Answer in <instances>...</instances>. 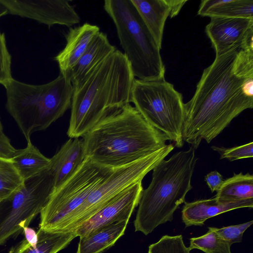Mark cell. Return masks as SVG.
I'll list each match as a JSON object with an SVG mask.
<instances>
[{"instance_id":"cell-9","label":"cell","mask_w":253,"mask_h":253,"mask_svg":"<svg viewBox=\"0 0 253 253\" xmlns=\"http://www.w3.org/2000/svg\"><path fill=\"white\" fill-rule=\"evenodd\" d=\"M174 148L172 144L166 145L139 160L114 169L56 232L74 231L116 195L142 181L145 176L164 160Z\"/></svg>"},{"instance_id":"cell-32","label":"cell","mask_w":253,"mask_h":253,"mask_svg":"<svg viewBox=\"0 0 253 253\" xmlns=\"http://www.w3.org/2000/svg\"><path fill=\"white\" fill-rule=\"evenodd\" d=\"M23 230L26 240L32 248H35L38 240L37 232L28 226L24 227Z\"/></svg>"},{"instance_id":"cell-2","label":"cell","mask_w":253,"mask_h":253,"mask_svg":"<svg viewBox=\"0 0 253 253\" xmlns=\"http://www.w3.org/2000/svg\"><path fill=\"white\" fill-rule=\"evenodd\" d=\"M82 137L87 158L113 169L152 154L168 140L130 104L106 116Z\"/></svg>"},{"instance_id":"cell-14","label":"cell","mask_w":253,"mask_h":253,"mask_svg":"<svg viewBox=\"0 0 253 253\" xmlns=\"http://www.w3.org/2000/svg\"><path fill=\"white\" fill-rule=\"evenodd\" d=\"M100 32L99 27L87 23L70 28L65 36V47L54 57V60L59 66L60 74L64 76L68 75Z\"/></svg>"},{"instance_id":"cell-35","label":"cell","mask_w":253,"mask_h":253,"mask_svg":"<svg viewBox=\"0 0 253 253\" xmlns=\"http://www.w3.org/2000/svg\"><path fill=\"white\" fill-rule=\"evenodd\" d=\"M8 253H17V252H16V250H15V249L14 248V247H13L9 251Z\"/></svg>"},{"instance_id":"cell-23","label":"cell","mask_w":253,"mask_h":253,"mask_svg":"<svg viewBox=\"0 0 253 253\" xmlns=\"http://www.w3.org/2000/svg\"><path fill=\"white\" fill-rule=\"evenodd\" d=\"M214 198L221 202L253 199V175L242 172L224 180Z\"/></svg>"},{"instance_id":"cell-6","label":"cell","mask_w":253,"mask_h":253,"mask_svg":"<svg viewBox=\"0 0 253 253\" xmlns=\"http://www.w3.org/2000/svg\"><path fill=\"white\" fill-rule=\"evenodd\" d=\"M104 9L115 25L134 77L143 81L165 79L161 49L131 0H106Z\"/></svg>"},{"instance_id":"cell-25","label":"cell","mask_w":253,"mask_h":253,"mask_svg":"<svg viewBox=\"0 0 253 253\" xmlns=\"http://www.w3.org/2000/svg\"><path fill=\"white\" fill-rule=\"evenodd\" d=\"M23 182L11 161L0 158V200L18 189Z\"/></svg>"},{"instance_id":"cell-4","label":"cell","mask_w":253,"mask_h":253,"mask_svg":"<svg viewBox=\"0 0 253 253\" xmlns=\"http://www.w3.org/2000/svg\"><path fill=\"white\" fill-rule=\"evenodd\" d=\"M195 150L191 146L177 152L153 169L152 180L143 190L139 202L135 231L147 235L159 225L172 220L174 211L192 188L191 179L197 161Z\"/></svg>"},{"instance_id":"cell-1","label":"cell","mask_w":253,"mask_h":253,"mask_svg":"<svg viewBox=\"0 0 253 253\" xmlns=\"http://www.w3.org/2000/svg\"><path fill=\"white\" fill-rule=\"evenodd\" d=\"M253 107V41L218 56L203 71L185 103L182 138L196 149L210 143L242 112Z\"/></svg>"},{"instance_id":"cell-15","label":"cell","mask_w":253,"mask_h":253,"mask_svg":"<svg viewBox=\"0 0 253 253\" xmlns=\"http://www.w3.org/2000/svg\"><path fill=\"white\" fill-rule=\"evenodd\" d=\"M87 158L83 139L70 138L50 159L49 167L55 176L54 191L77 172Z\"/></svg>"},{"instance_id":"cell-11","label":"cell","mask_w":253,"mask_h":253,"mask_svg":"<svg viewBox=\"0 0 253 253\" xmlns=\"http://www.w3.org/2000/svg\"><path fill=\"white\" fill-rule=\"evenodd\" d=\"M8 14L28 18L47 25L71 28L81 18L74 6L66 0H0Z\"/></svg>"},{"instance_id":"cell-30","label":"cell","mask_w":253,"mask_h":253,"mask_svg":"<svg viewBox=\"0 0 253 253\" xmlns=\"http://www.w3.org/2000/svg\"><path fill=\"white\" fill-rule=\"evenodd\" d=\"M17 151V149L12 146L4 133H0V158L10 160Z\"/></svg>"},{"instance_id":"cell-24","label":"cell","mask_w":253,"mask_h":253,"mask_svg":"<svg viewBox=\"0 0 253 253\" xmlns=\"http://www.w3.org/2000/svg\"><path fill=\"white\" fill-rule=\"evenodd\" d=\"M208 229L204 235L190 239L189 249H198L206 253H231V245L221 239L212 227Z\"/></svg>"},{"instance_id":"cell-3","label":"cell","mask_w":253,"mask_h":253,"mask_svg":"<svg viewBox=\"0 0 253 253\" xmlns=\"http://www.w3.org/2000/svg\"><path fill=\"white\" fill-rule=\"evenodd\" d=\"M135 77L116 49L74 87L67 135L83 137L101 119L131 102Z\"/></svg>"},{"instance_id":"cell-34","label":"cell","mask_w":253,"mask_h":253,"mask_svg":"<svg viewBox=\"0 0 253 253\" xmlns=\"http://www.w3.org/2000/svg\"><path fill=\"white\" fill-rule=\"evenodd\" d=\"M7 14H8L7 8L0 0V17Z\"/></svg>"},{"instance_id":"cell-22","label":"cell","mask_w":253,"mask_h":253,"mask_svg":"<svg viewBox=\"0 0 253 253\" xmlns=\"http://www.w3.org/2000/svg\"><path fill=\"white\" fill-rule=\"evenodd\" d=\"M27 141L26 147L17 150L10 160L23 180L48 168L50 163V159L42 155L31 139Z\"/></svg>"},{"instance_id":"cell-20","label":"cell","mask_w":253,"mask_h":253,"mask_svg":"<svg viewBox=\"0 0 253 253\" xmlns=\"http://www.w3.org/2000/svg\"><path fill=\"white\" fill-rule=\"evenodd\" d=\"M202 17L253 19V0H203L198 10Z\"/></svg>"},{"instance_id":"cell-5","label":"cell","mask_w":253,"mask_h":253,"mask_svg":"<svg viewBox=\"0 0 253 253\" xmlns=\"http://www.w3.org/2000/svg\"><path fill=\"white\" fill-rule=\"evenodd\" d=\"M6 108L27 140L44 130L71 108L74 87L61 74L43 84L33 85L12 78L4 87Z\"/></svg>"},{"instance_id":"cell-21","label":"cell","mask_w":253,"mask_h":253,"mask_svg":"<svg viewBox=\"0 0 253 253\" xmlns=\"http://www.w3.org/2000/svg\"><path fill=\"white\" fill-rule=\"evenodd\" d=\"M35 248L24 239L14 246L17 253H57L66 248L77 236L74 232H54L39 228Z\"/></svg>"},{"instance_id":"cell-12","label":"cell","mask_w":253,"mask_h":253,"mask_svg":"<svg viewBox=\"0 0 253 253\" xmlns=\"http://www.w3.org/2000/svg\"><path fill=\"white\" fill-rule=\"evenodd\" d=\"M143 190L139 181L122 191L73 232L80 238L115 221L129 219L138 205Z\"/></svg>"},{"instance_id":"cell-7","label":"cell","mask_w":253,"mask_h":253,"mask_svg":"<svg viewBox=\"0 0 253 253\" xmlns=\"http://www.w3.org/2000/svg\"><path fill=\"white\" fill-rule=\"evenodd\" d=\"M131 102L145 121L180 148L184 144L182 126L185 103L182 95L165 79L143 81L135 79Z\"/></svg>"},{"instance_id":"cell-33","label":"cell","mask_w":253,"mask_h":253,"mask_svg":"<svg viewBox=\"0 0 253 253\" xmlns=\"http://www.w3.org/2000/svg\"><path fill=\"white\" fill-rule=\"evenodd\" d=\"M188 1L187 0H169L170 5V17L172 18L176 16L183 5Z\"/></svg>"},{"instance_id":"cell-8","label":"cell","mask_w":253,"mask_h":253,"mask_svg":"<svg viewBox=\"0 0 253 253\" xmlns=\"http://www.w3.org/2000/svg\"><path fill=\"white\" fill-rule=\"evenodd\" d=\"M55 190L54 174L49 167L23 180L0 200V245L27 227L46 206Z\"/></svg>"},{"instance_id":"cell-19","label":"cell","mask_w":253,"mask_h":253,"mask_svg":"<svg viewBox=\"0 0 253 253\" xmlns=\"http://www.w3.org/2000/svg\"><path fill=\"white\" fill-rule=\"evenodd\" d=\"M131 1L161 49L165 25L170 16L169 0Z\"/></svg>"},{"instance_id":"cell-28","label":"cell","mask_w":253,"mask_h":253,"mask_svg":"<svg viewBox=\"0 0 253 253\" xmlns=\"http://www.w3.org/2000/svg\"><path fill=\"white\" fill-rule=\"evenodd\" d=\"M211 148L220 154V159H227L230 161L252 158L253 156L252 142L232 148H227L215 146H212Z\"/></svg>"},{"instance_id":"cell-18","label":"cell","mask_w":253,"mask_h":253,"mask_svg":"<svg viewBox=\"0 0 253 253\" xmlns=\"http://www.w3.org/2000/svg\"><path fill=\"white\" fill-rule=\"evenodd\" d=\"M129 219L115 221L80 238L77 253H102L125 233Z\"/></svg>"},{"instance_id":"cell-29","label":"cell","mask_w":253,"mask_h":253,"mask_svg":"<svg viewBox=\"0 0 253 253\" xmlns=\"http://www.w3.org/2000/svg\"><path fill=\"white\" fill-rule=\"evenodd\" d=\"M253 223L251 220L244 223L223 227L220 228L212 227L216 234L231 246L233 243L241 242L244 232Z\"/></svg>"},{"instance_id":"cell-26","label":"cell","mask_w":253,"mask_h":253,"mask_svg":"<svg viewBox=\"0 0 253 253\" xmlns=\"http://www.w3.org/2000/svg\"><path fill=\"white\" fill-rule=\"evenodd\" d=\"M181 235H164L156 243L149 246L148 253H190Z\"/></svg>"},{"instance_id":"cell-36","label":"cell","mask_w":253,"mask_h":253,"mask_svg":"<svg viewBox=\"0 0 253 253\" xmlns=\"http://www.w3.org/2000/svg\"><path fill=\"white\" fill-rule=\"evenodd\" d=\"M3 133V127H2V126L0 120V133Z\"/></svg>"},{"instance_id":"cell-16","label":"cell","mask_w":253,"mask_h":253,"mask_svg":"<svg viewBox=\"0 0 253 253\" xmlns=\"http://www.w3.org/2000/svg\"><path fill=\"white\" fill-rule=\"evenodd\" d=\"M253 207V199L221 202L214 197L185 202L181 213L185 227L203 226L209 218L224 212L243 208Z\"/></svg>"},{"instance_id":"cell-13","label":"cell","mask_w":253,"mask_h":253,"mask_svg":"<svg viewBox=\"0 0 253 253\" xmlns=\"http://www.w3.org/2000/svg\"><path fill=\"white\" fill-rule=\"evenodd\" d=\"M215 56L253 41V19L213 17L205 29Z\"/></svg>"},{"instance_id":"cell-27","label":"cell","mask_w":253,"mask_h":253,"mask_svg":"<svg viewBox=\"0 0 253 253\" xmlns=\"http://www.w3.org/2000/svg\"><path fill=\"white\" fill-rule=\"evenodd\" d=\"M12 78L11 55L6 46L5 35L0 32V84L5 87Z\"/></svg>"},{"instance_id":"cell-31","label":"cell","mask_w":253,"mask_h":253,"mask_svg":"<svg viewBox=\"0 0 253 253\" xmlns=\"http://www.w3.org/2000/svg\"><path fill=\"white\" fill-rule=\"evenodd\" d=\"M205 180L211 193L217 192L224 181L222 175L216 170L208 173L205 177Z\"/></svg>"},{"instance_id":"cell-10","label":"cell","mask_w":253,"mask_h":253,"mask_svg":"<svg viewBox=\"0 0 253 253\" xmlns=\"http://www.w3.org/2000/svg\"><path fill=\"white\" fill-rule=\"evenodd\" d=\"M114 169L87 158L77 172L53 192L40 213V228L57 231Z\"/></svg>"},{"instance_id":"cell-17","label":"cell","mask_w":253,"mask_h":253,"mask_svg":"<svg viewBox=\"0 0 253 253\" xmlns=\"http://www.w3.org/2000/svg\"><path fill=\"white\" fill-rule=\"evenodd\" d=\"M117 48L111 44L106 34L100 32L92 40L67 78L73 86L80 83L102 60Z\"/></svg>"}]
</instances>
